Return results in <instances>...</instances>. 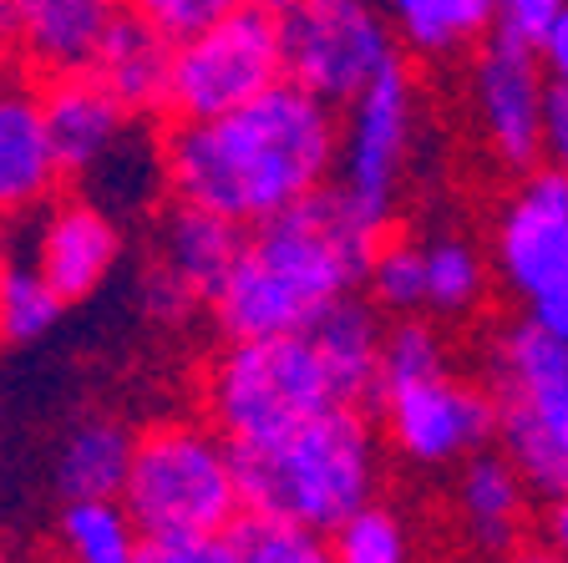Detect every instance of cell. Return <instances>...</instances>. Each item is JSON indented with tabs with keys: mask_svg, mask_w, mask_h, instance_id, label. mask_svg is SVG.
Returning <instances> with one entry per match:
<instances>
[{
	"mask_svg": "<svg viewBox=\"0 0 568 563\" xmlns=\"http://www.w3.org/2000/svg\"><path fill=\"white\" fill-rule=\"evenodd\" d=\"M390 26L422 57H452L497 21L493 0H386Z\"/></svg>",
	"mask_w": 568,
	"mask_h": 563,
	"instance_id": "cell-23",
	"label": "cell"
},
{
	"mask_svg": "<svg viewBox=\"0 0 568 563\" xmlns=\"http://www.w3.org/2000/svg\"><path fill=\"white\" fill-rule=\"evenodd\" d=\"M493 6H497V0H493Z\"/></svg>",
	"mask_w": 568,
	"mask_h": 563,
	"instance_id": "cell-40",
	"label": "cell"
},
{
	"mask_svg": "<svg viewBox=\"0 0 568 563\" xmlns=\"http://www.w3.org/2000/svg\"><path fill=\"white\" fill-rule=\"evenodd\" d=\"M497 436L532 493H568V341L518 320L493 351Z\"/></svg>",
	"mask_w": 568,
	"mask_h": 563,
	"instance_id": "cell-6",
	"label": "cell"
},
{
	"mask_svg": "<svg viewBox=\"0 0 568 563\" xmlns=\"http://www.w3.org/2000/svg\"><path fill=\"white\" fill-rule=\"evenodd\" d=\"M548 97H554V82L538 61V47L508 31L487 36V47L473 61V118L503 168L523 173L544 158Z\"/></svg>",
	"mask_w": 568,
	"mask_h": 563,
	"instance_id": "cell-12",
	"label": "cell"
},
{
	"mask_svg": "<svg viewBox=\"0 0 568 563\" xmlns=\"http://www.w3.org/2000/svg\"><path fill=\"white\" fill-rule=\"evenodd\" d=\"M493 264L523 320L568 341V178L528 173L508 193L493 229Z\"/></svg>",
	"mask_w": 568,
	"mask_h": 563,
	"instance_id": "cell-8",
	"label": "cell"
},
{
	"mask_svg": "<svg viewBox=\"0 0 568 563\" xmlns=\"http://www.w3.org/2000/svg\"><path fill=\"white\" fill-rule=\"evenodd\" d=\"M416 132H422V102H416L406 61L396 57L355 102H345L341 122V183L335 188L376 229H386L396 213V193L416 153Z\"/></svg>",
	"mask_w": 568,
	"mask_h": 563,
	"instance_id": "cell-10",
	"label": "cell"
},
{
	"mask_svg": "<svg viewBox=\"0 0 568 563\" xmlns=\"http://www.w3.org/2000/svg\"><path fill=\"white\" fill-rule=\"evenodd\" d=\"M284 82L280 21L260 6L224 16L183 36L173 51V107L178 118H224Z\"/></svg>",
	"mask_w": 568,
	"mask_h": 563,
	"instance_id": "cell-9",
	"label": "cell"
},
{
	"mask_svg": "<svg viewBox=\"0 0 568 563\" xmlns=\"http://www.w3.org/2000/svg\"><path fill=\"white\" fill-rule=\"evenodd\" d=\"M142 543L148 539L122 497H77L57 517L61 563H138Z\"/></svg>",
	"mask_w": 568,
	"mask_h": 563,
	"instance_id": "cell-22",
	"label": "cell"
},
{
	"mask_svg": "<svg viewBox=\"0 0 568 563\" xmlns=\"http://www.w3.org/2000/svg\"><path fill=\"white\" fill-rule=\"evenodd\" d=\"M331 406H355L310 330L229 341L209 371V411L234 446H254Z\"/></svg>",
	"mask_w": 568,
	"mask_h": 563,
	"instance_id": "cell-5",
	"label": "cell"
},
{
	"mask_svg": "<svg viewBox=\"0 0 568 563\" xmlns=\"http://www.w3.org/2000/svg\"><path fill=\"white\" fill-rule=\"evenodd\" d=\"M544 158H548V168H558L568 178V87H554V97H548Z\"/></svg>",
	"mask_w": 568,
	"mask_h": 563,
	"instance_id": "cell-34",
	"label": "cell"
},
{
	"mask_svg": "<svg viewBox=\"0 0 568 563\" xmlns=\"http://www.w3.org/2000/svg\"><path fill=\"white\" fill-rule=\"evenodd\" d=\"M248 517H280L335 533L351 513L376 503L381 446L366 411L331 406L254 446H234Z\"/></svg>",
	"mask_w": 568,
	"mask_h": 563,
	"instance_id": "cell-3",
	"label": "cell"
},
{
	"mask_svg": "<svg viewBox=\"0 0 568 563\" xmlns=\"http://www.w3.org/2000/svg\"><path fill=\"white\" fill-rule=\"evenodd\" d=\"M239 543H244L248 563H335L331 533L280 523V517H248V523H239Z\"/></svg>",
	"mask_w": 568,
	"mask_h": 563,
	"instance_id": "cell-29",
	"label": "cell"
},
{
	"mask_svg": "<svg viewBox=\"0 0 568 563\" xmlns=\"http://www.w3.org/2000/svg\"><path fill=\"white\" fill-rule=\"evenodd\" d=\"M335 563H412V533L390 507L366 503L331 533Z\"/></svg>",
	"mask_w": 568,
	"mask_h": 563,
	"instance_id": "cell-27",
	"label": "cell"
},
{
	"mask_svg": "<svg viewBox=\"0 0 568 563\" xmlns=\"http://www.w3.org/2000/svg\"><path fill=\"white\" fill-rule=\"evenodd\" d=\"M452 371L447 365V341L432 320L402 315L396 325L386 330V345H381V386H406V381H422V375Z\"/></svg>",
	"mask_w": 568,
	"mask_h": 563,
	"instance_id": "cell-28",
	"label": "cell"
},
{
	"mask_svg": "<svg viewBox=\"0 0 568 563\" xmlns=\"http://www.w3.org/2000/svg\"><path fill=\"white\" fill-rule=\"evenodd\" d=\"M67 173L51 142L47 102L21 82H0V213H31L51 203L57 178Z\"/></svg>",
	"mask_w": 568,
	"mask_h": 563,
	"instance_id": "cell-15",
	"label": "cell"
},
{
	"mask_svg": "<svg viewBox=\"0 0 568 563\" xmlns=\"http://www.w3.org/2000/svg\"><path fill=\"white\" fill-rule=\"evenodd\" d=\"M528 493L532 487L513 468L508 452H473L462 462V477H457V513H462L467 543L477 553H493V559L513 553Z\"/></svg>",
	"mask_w": 568,
	"mask_h": 563,
	"instance_id": "cell-19",
	"label": "cell"
},
{
	"mask_svg": "<svg viewBox=\"0 0 568 563\" xmlns=\"http://www.w3.org/2000/svg\"><path fill=\"white\" fill-rule=\"evenodd\" d=\"M280 47L290 82L341 107L396 61V31L376 0H290L280 11Z\"/></svg>",
	"mask_w": 568,
	"mask_h": 563,
	"instance_id": "cell-7",
	"label": "cell"
},
{
	"mask_svg": "<svg viewBox=\"0 0 568 563\" xmlns=\"http://www.w3.org/2000/svg\"><path fill=\"white\" fill-rule=\"evenodd\" d=\"M538 61H544V71H548V82L554 87H568V6L554 16V26H548L538 41Z\"/></svg>",
	"mask_w": 568,
	"mask_h": 563,
	"instance_id": "cell-33",
	"label": "cell"
},
{
	"mask_svg": "<svg viewBox=\"0 0 568 563\" xmlns=\"http://www.w3.org/2000/svg\"><path fill=\"white\" fill-rule=\"evenodd\" d=\"M548 549L558 563H568V493L554 497V507H548Z\"/></svg>",
	"mask_w": 568,
	"mask_h": 563,
	"instance_id": "cell-35",
	"label": "cell"
},
{
	"mask_svg": "<svg viewBox=\"0 0 568 563\" xmlns=\"http://www.w3.org/2000/svg\"><path fill=\"white\" fill-rule=\"evenodd\" d=\"M173 51L178 41L158 31L142 11H118L102 51L92 61V77L118 97L128 112H158L173 97Z\"/></svg>",
	"mask_w": 568,
	"mask_h": 563,
	"instance_id": "cell-18",
	"label": "cell"
},
{
	"mask_svg": "<svg viewBox=\"0 0 568 563\" xmlns=\"http://www.w3.org/2000/svg\"><path fill=\"white\" fill-rule=\"evenodd\" d=\"M376 234L341 188H320L270 223H254L234 274L213 294L219 330L229 341L310 330L355 284H366Z\"/></svg>",
	"mask_w": 568,
	"mask_h": 563,
	"instance_id": "cell-2",
	"label": "cell"
},
{
	"mask_svg": "<svg viewBox=\"0 0 568 563\" xmlns=\"http://www.w3.org/2000/svg\"><path fill=\"white\" fill-rule=\"evenodd\" d=\"M61 310H67L61 290L36 264H6V274H0V345L47 341Z\"/></svg>",
	"mask_w": 568,
	"mask_h": 563,
	"instance_id": "cell-24",
	"label": "cell"
},
{
	"mask_svg": "<svg viewBox=\"0 0 568 563\" xmlns=\"http://www.w3.org/2000/svg\"><path fill=\"white\" fill-rule=\"evenodd\" d=\"M366 290L390 315H416V310H426V244H412V239H386V244H376Z\"/></svg>",
	"mask_w": 568,
	"mask_h": 563,
	"instance_id": "cell-26",
	"label": "cell"
},
{
	"mask_svg": "<svg viewBox=\"0 0 568 563\" xmlns=\"http://www.w3.org/2000/svg\"><path fill=\"white\" fill-rule=\"evenodd\" d=\"M487 294V264L467 239L442 234L426 244V310L437 315H467Z\"/></svg>",
	"mask_w": 568,
	"mask_h": 563,
	"instance_id": "cell-25",
	"label": "cell"
},
{
	"mask_svg": "<svg viewBox=\"0 0 568 563\" xmlns=\"http://www.w3.org/2000/svg\"><path fill=\"white\" fill-rule=\"evenodd\" d=\"M132 446L138 436L118 416H82L61 432L51 452V482L67 503L77 497H122L132 472Z\"/></svg>",
	"mask_w": 568,
	"mask_h": 563,
	"instance_id": "cell-20",
	"label": "cell"
},
{
	"mask_svg": "<svg viewBox=\"0 0 568 563\" xmlns=\"http://www.w3.org/2000/svg\"><path fill=\"white\" fill-rule=\"evenodd\" d=\"M376 396L390 446L412 468L467 462L497 432V401L452 371L422 375V381H406V386H386Z\"/></svg>",
	"mask_w": 568,
	"mask_h": 563,
	"instance_id": "cell-11",
	"label": "cell"
},
{
	"mask_svg": "<svg viewBox=\"0 0 568 563\" xmlns=\"http://www.w3.org/2000/svg\"><path fill=\"white\" fill-rule=\"evenodd\" d=\"M36 270L47 274L61 290L67 305L92 300L106 284V274L118 270L122 259V229L112 209L97 199H61L47 209L41 229H36Z\"/></svg>",
	"mask_w": 568,
	"mask_h": 563,
	"instance_id": "cell-13",
	"label": "cell"
},
{
	"mask_svg": "<svg viewBox=\"0 0 568 563\" xmlns=\"http://www.w3.org/2000/svg\"><path fill=\"white\" fill-rule=\"evenodd\" d=\"M568 0H497V31L518 36V41H538L554 26V16L564 11Z\"/></svg>",
	"mask_w": 568,
	"mask_h": 563,
	"instance_id": "cell-32",
	"label": "cell"
},
{
	"mask_svg": "<svg viewBox=\"0 0 568 563\" xmlns=\"http://www.w3.org/2000/svg\"><path fill=\"white\" fill-rule=\"evenodd\" d=\"M503 563H558V559H554V549H548V553H538V549H513V553H503Z\"/></svg>",
	"mask_w": 568,
	"mask_h": 563,
	"instance_id": "cell-36",
	"label": "cell"
},
{
	"mask_svg": "<svg viewBox=\"0 0 568 563\" xmlns=\"http://www.w3.org/2000/svg\"><path fill=\"white\" fill-rule=\"evenodd\" d=\"M138 563H248L239 533H193V539H148Z\"/></svg>",
	"mask_w": 568,
	"mask_h": 563,
	"instance_id": "cell-30",
	"label": "cell"
},
{
	"mask_svg": "<svg viewBox=\"0 0 568 563\" xmlns=\"http://www.w3.org/2000/svg\"><path fill=\"white\" fill-rule=\"evenodd\" d=\"M41 102H47V122H51V142H57L61 168L77 178H87L97 163H106L132 138L128 128L132 112L97 82L92 71L51 77Z\"/></svg>",
	"mask_w": 568,
	"mask_h": 563,
	"instance_id": "cell-16",
	"label": "cell"
},
{
	"mask_svg": "<svg viewBox=\"0 0 568 563\" xmlns=\"http://www.w3.org/2000/svg\"><path fill=\"white\" fill-rule=\"evenodd\" d=\"M168 188L178 203L270 223L274 213L331 188L341 168V118L325 97L284 77L224 118H183L163 142Z\"/></svg>",
	"mask_w": 568,
	"mask_h": 563,
	"instance_id": "cell-1",
	"label": "cell"
},
{
	"mask_svg": "<svg viewBox=\"0 0 568 563\" xmlns=\"http://www.w3.org/2000/svg\"><path fill=\"white\" fill-rule=\"evenodd\" d=\"M112 21H118V0H6L16 51L51 77L92 71Z\"/></svg>",
	"mask_w": 568,
	"mask_h": 563,
	"instance_id": "cell-14",
	"label": "cell"
},
{
	"mask_svg": "<svg viewBox=\"0 0 568 563\" xmlns=\"http://www.w3.org/2000/svg\"><path fill=\"white\" fill-rule=\"evenodd\" d=\"M0 563H11V553H6V543H0Z\"/></svg>",
	"mask_w": 568,
	"mask_h": 563,
	"instance_id": "cell-39",
	"label": "cell"
},
{
	"mask_svg": "<svg viewBox=\"0 0 568 563\" xmlns=\"http://www.w3.org/2000/svg\"><path fill=\"white\" fill-rule=\"evenodd\" d=\"M6 249L11 244H6V213H0V274H6Z\"/></svg>",
	"mask_w": 568,
	"mask_h": 563,
	"instance_id": "cell-38",
	"label": "cell"
},
{
	"mask_svg": "<svg viewBox=\"0 0 568 563\" xmlns=\"http://www.w3.org/2000/svg\"><path fill=\"white\" fill-rule=\"evenodd\" d=\"M248 0H138V11L148 16V21L158 26V31H168L173 41H183V36L203 31V26L224 21V16L244 11Z\"/></svg>",
	"mask_w": 568,
	"mask_h": 563,
	"instance_id": "cell-31",
	"label": "cell"
},
{
	"mask_svg": "<svg viewBox=\"0 0 568 563\" xmlns=\"http://www.w3.org/2000/svg\"><path fill=\"white\" fill-rule=\"evenodd\" d=\"M310 335L320 341V351H325L335 381H341V391L351 401L371 396V391L381 386V345H386V330H381L371 305H361V300L345 294L341 305H331L310 325Z\"/></svg>",
	"mask_w": 568,
	"mask_h": 563,
	"instance_id": "cell-21",
	"label": "cell"
},
{
	"mask_svg": "<svg viewBox=\"0 0 568 563\" xmlns=\"http://www.w3.org/2000/svg\"><path fill=\"white\" fill-rule=\"evenodd\" d=\"M142 539H193L234 533L244 517L234 442L199 422H158L132 446V472L122 487Z\"/></svg>",
	"mask_w": 568,
	"mask_h": 563,
	"instance_id": "cell-4",
	"label": "cell"
},
{
	"mask_svg": "<svg viewBox=\"0 0 568 563\" xmlns=\"http://www.w3.org/2000/svg\"><path fill=\"white\" fill-rule=\"evenodd\" d=\"M6 41H11V26H6V0H0V57H6Z\"/></svg>",
	"mask_w": 568,
	"mask_h": 563,
	"instance_id": "cell-37",
	"label": "cell"
},
{
	"mask_svg": "<svg viewBox=\"0 0 568 563\" xmlns=\"http://www.w3.org/2000/svg\"><path fill=\"white\" fill-rule=\"evenodd\" d=\"M244 244H248L244 223L224 219L213 209H199V203H178L158 223V270L173 274L193 300L213 305V294L224 290V280L234 274Z\"/></svg>",
	"mask_w": 568,
	"mask_h": 563,
	"instance_id": "cell-17",
	"label": "cell"
}]
</instances>
